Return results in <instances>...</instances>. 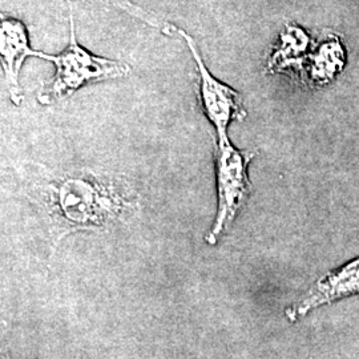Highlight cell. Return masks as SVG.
Masks as SVG:
<instances>
[{"label": "cell", "mask_w": 359, "mask_h": 359, "mask_svg": "<svg viewBox=\"0 0 359 359\" xmlns=\"http://www.w3.org/2000/svg\"><path fill=\"white\" fill-rule=\"evenodd\" d=\"M38 56L56 67L55 75L44 84L39 95V102L41 104L62 102L87 83L126 76L129 72L127 65L95 56L79 46L72 18L71 40L65 51L57 56L39 52Z\"/></svg>", "instance_id": "cell-1"}, {"label": "cell", "mask_w": 359, "mask_h": 359, "mask_svg": "<svg viewBox=\"0 0 359 359\" xmlns=\"http://www.w3.org/2000/svg\"><path fill=\"white\" fill-rule=\"evenodd\" d=\"M253 154L238 151L231 145L228 136L218 137L217 154V185L218 212L215 226L206 238L215 244L219 234L225 231L236 217L237 212L244 204L250 182L248 177V167Z\"/></svg>", "instance_id": "cell-2"}, {"label": "cell", "mask_w": 359, "mask_h": 359, "mask_svg": "<svg viewBox=\"0 0 359 359\" xmlns=\"http://www.w3.org/2000/svg\"><path fill=\"white\" fill-rule=\"evenodd\" d=\"M185 39L188 47L192 51L193 59L198 71V92L200 102L209 121L216 127L218 137L228 136L226 129L233 120H243L245 112L243 99L238 92L231 90L229 86L218 81L206 68L200 53L197 51L193 39L184 31H179Z\"/></svg>", "instance_id": "cell-3"}, {"label": "cell", "mask_w": 359, "mask_h": 359, "mask_svg": "<svg viewBox=\"0 0 359 359\" xmlns=\"http://www.w3.org/2000/svg\"><path fill=\"white\" fill-rule=\"evenodd\" d=\"M357 294H359V258L323 276L287 310V316L292 321H295L314 309Z\"/></svg>", "instance_id": "cell-4"}, {"label": "cell", "mask_w": 359, "mask_h": 359, "mask_svg": "<svg viewBox=\"0 0 359 359\" xmlns=\"http://www.w3.org/2000/svg\"><path fill=\"white\" fill-rule=\"evenodd\" d=\"M0 55L6 77L7 90L15 104L20 103L22 93L19 87V72L28 56H38L28 44L26 27L16 19H1L0 27Z\"/></svg>", "instance_id": "cell-5"}, {"label": "cell", "mask_w": 359, "mask_h": 359, "mask_svg": "<svg viewBox=\"0 0 359 359\" xmlns=\"http://www.w3.org/2000/svg\"><path fill=\"white\" fill-rule=\"evenodd\" d=\"M59 203L65 217L77 224H99L109 209L97 188L87 181H65L59 191Z\"/></svg>", "instance_id": "cell-6"}]
</instances>
